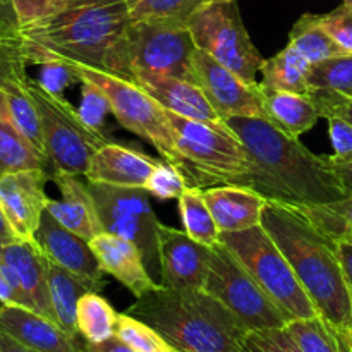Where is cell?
I'll list each match as a JSON object with an SVG mask.
<instances>
[{"instance_id":"obj_1","label":"cell","mask_w":352,"mask_h":352,"mask_svg":"<svg viewBox=\"0 0 352 352\" xmlns=\"http://www.w3.org/2000/svg\"><path fill=\"white\" fill-rule=\"evenodd\" d=\"M227 126L243 143L248 170L230 184L278 205L308 208L346 198L327 155H315L265 117H230Z\"/></svg>"},{"instance_id":"obj_2","label":"cell","mask_w":352,"mask_h":352,"mask_svg":"<svg viewBox=\"0 0 352 352\" xmlns=\"http://www.w3.org/2000/svg\"><path fill=\"white\" fill-rule=\"evenodd\" d=\"M126 0H71L60 12L21 31L28 64L52 58L81 64L133 81Z\"/></svg>"},{"instance_id":"obj_3","label":"cell","mask_w":352,"mask_h":352,"mask_svg":"<svg viewBox=\"0 0 352 352\" xmlns=\"http://www.w3.org/2000/svg\"><path fill=\"white\" fill-rule=\"evenodd\" d=\"M261 226L291 263L320 318L352 344V289L344 275L337 241L302 208L267 201Z\"/></svg>"},{"instance_id":"obj_4","label":"cell","mask_w":352,"mask_h":352,"mask_svg":"<svg viewBox=\"0 0 352 352\" xmlns=\"http://www.w3.org/2000/svg\"><path fill=\"white\" fill-rule=\"evenodd\" d=\"M127 315L153 327L182 352H248L250 329L205 289L157 287L136 298Z\"/></svg>"},{"instance_id":"obj_5","label":"cell","mask_w":352,"mask_h":352,"mask_svg":"<svg viewBox=\"0 0 352 352\" xmlns=\"http://www.w3.org/2000/svg\"><path fill=\"white\" fill-rule=\"evenodd\" d=\"M24 86L40 113L50 174L86 175L91 158L100 148L110 143V138L103 131L88 126L71 102L62 95L47 91L36 79L28 76Z\"/></svg>"},{"instance_id":"obj_6","label":"cell","mask_w":352,"mask_h":352,"mask_svg":"<svg viewBox=\"0 0 352 352\" xmlns=\"http://www.w3.org/2000/svg\"><path fill=\"white\" fill-rule=\"evenodd\" d=\"M175 144L182 158V172L189 186L210 188L230 184L248 170L243 143L227 124L212 126L168 112Z\"/></svg>"},{"instance_id":"obj_7","label":"cell","mask_w":352,"mask_h":352,"mask_svg":"<svg viewBox=\"0 0 352 352\" xmlns=\"http://www.w3.org/2000/svg\"><path fill=\"white\" fill-rule=\"evenodd\" d=\"M220 243L239 260L291 322L318 316L291 263L263 226L241 232H222Z\"/></svg>"},{"instance_id":"obj_8","label":"cell","mask_w":352,"mask_h":352,"mask_svg":"<svg viewBox=\"0 0 352 352\" xmlns=\"http://www.w3.org/2000/svg\"><path fill=\"white\" fill-rule=\"evenodd\" d=\"M72 64V62H71ZM79 81H88L109 98L110 110L124 129L150 143L168 164L182 170V158L175 144V134L167 110L151 98L138 82L110 72L72 64Z\"/></svg>"},{"instance_id":"obj_9","label":"cell","mask_w":352,"mask_h":352,"mask_svg":"<svg viewBox=\"0 0 352 352\" xmlns=\"http://www.w3.org/2000/svg\"><path fill=\"white\" fill-rule=\"evenodd\" d=\"M205 291L226 305L250 332L284 329L291 322L222 243L208 248Z\"/></svg>"},{"instance_id":"obj_10","label":"cell","mask_w":352,"mask_h":352,"mask_svg":"<svg viewBox=\"0 0 352 352\" xmlns=\"http://www.w3.org/2000/svg\"><path fill=\"white\" fill-rule=\"evenodd\" d=\"M198 50L205 52L246 82L256 85L265 58L251 41L236 2L203 6L188 21Z\"/></svg>"},{"instance_id":"obj_11","label":"cell","mask_w":352,"mask_h":352,"mask_svg":"<svg viewBox=\"0 0 352 352\" xmlns=\"http://www.w3.org/2000/svg\"><path fill=\"white\" fill-rule=\"evenodd\" d=\"M88 186L95 198L103 230L136 244L148 272L151 277L157 275L160 284L158 234L162 222L151 205L150 192L144 188H120L91 182H88Z\"/></svg>"},{"instance_id":"obj_12","label":"cell","mask_w":352,"mask_h":352,"mask_svg":"<svg viewBox=\"0 0 352 352\" xmlns=\"http://www.w3.org/2000/svg\"><path fill=\"white\" fill-rule=\"evenodd\" d=\"M127 43L129 69L134 82L148 76H172L192 81V55L196 45L186 23H133Z\"/></svg>"},{"instance_id":"obj_13","label":"cell","mask_w":352,"mask_h":352,"mask_svg":"<svg viewBox=\"0 0 352 352\" xmlns=\"http://www.w3.org/2000/svg\"><path fill=\"white\" fill-rule=\"evenodd\" d=\"M192 82L223 120L230 117H265L261 85H251L205 52L196 48L192 55Z\"/></svg>"},{"instance_id":"obj_14","label":"cell","mask_w":352,"mask_h":352,"mask_svg":"<svg viewBox=\"0 0 352 352\" xmlns=\"http://www.w3.org/2000/svg\"><path fill=\"white\" fill-rule=\"evenodd\" d=\"M48 179L45 168L0 175V208L17 239L34 241L50 199L45 192Z\"/></svg>"},{"instance_id":"obj_15","label":"cell","mask_w":352,"mask_h":352,"mask_svg":"<svg viewBox=\"0 0 352 352\" xmlns=\"http://www.w3.org/2000/svg\"><path fill=\"white\" fill-rule=\"evenodd\" d=\"M160 285L168 289H205L208 248L196 243L186 230L162 223L158 234Z\"/></svg>"},{"instance_id":"obj_16","label":"cell","mask_w":352,"mask_h":352,"mask_svg":"<svg viewBox=\"0 0 352 352\" xmlns=\"http://www.w3.org/2000/svg\"><path fill=\"white\" fill-rule=\"evenodd\" d=\"M0 332L33 352H86L85 340L65 333L33 309L0 305Z\"/></svg>"},{"instance_id":"obj_17","label":"cell","mask_w":352,"mask_h":352,"mask_svg":"<svg viewBox=\"0 0 352 352\" xmlns=\"http://www.w3.org/2000/svg\"><path fill=\"white\" fill-rule=\"evenodd\" d=\"M34 243L40 246L52 263L93 280H105L103 278L105 274L89 246V241L65 229L48 212L41 217V222L34 234Z\"/></svg>"},{"instance_id":"obj_18","label":"cell","mask_w":352,"mask_h":352,"mask_svg":"<svg viewBox=\"0 0 352 352\" xmlns=\"http://www.w3.org/2000/svg\"><path fill=\"white\" fill-rule=\"evenodd\" d=\"M89 246L96 254L103 274L116 277L124 287L133 292L134 298L160 287V284L148 272L141 251L131 241L103 230L89 241Z\"/></svg>"},{"instance_id":"obj_19","label":"cell","mask_w":352,"mask_h":352,"mask_svg":"<svg viewBox=\"0 0 352 352\" xmlns=\"http://www.w3.org/2000/svg\"><path fill=\"white\" fill-rule=\"evenodd\" d=\"M50 179L60 191V199H48L47 212L65 229L91 241L103 232L98 208L88 184L79 175L52 172Z\"/></svg>"},{"instance_id":"obj_20","label":"cell","mask_w":352,"mask_h":352,"mask_svg":"<svg viewBox=\"0 0 352 352\" xmlns=\"http://www.w3.org/2000/svg\"><path fill=\"white\" fill-rule=\"evenodd\" d=\"M160 160L124 144L107 143L89 162L86 181L91 184L144 188Z\"/></svg>"},{"instance_id":"obj_21","label":"cell","mask_w":352,"mask_h":352,"mask_svg":"<svg viewBox=\"0 0 352 352\" xmlns=\"http://www.w3.org/2000/svg\"><path fill=\"white\" fill-rule=\"evenodd\" d=\"M0 258L10 265L33 305V311L55 322L48 289V258L34 241L16 239L0 246ZM57 323V322H55Z\"/></svg>"},{"instance_id":"obj_22","label":"cell","mask_w":352,"mask_h":352,"mask_svg":"<svg viewBox=\"0 0 352 352\" xmlns=\"http://www.w3.org/2000/svg\"><path fill=\"white\" fill-rule=\"evenodd\" d=\"M138 85L157 100L165 110L199 122L223 126L226 120L219 116L210 100L196 82L172 76H148L138 79Z\"/></svg>"},{"instance_id":"obj_23","label":"cell","mask_w":352,"mask_h":352,"mask_svg":"<svg viewBox=\"0 0 352 352\" xmlns=\"http://www.w3.org/2000/svg\"><path fill=\"white\" fill-rule=\"evenodd\" d=\"M208 208L220 232H241L261 226L267 199L236 184H217L203 189Z\"/></svg>"},{"instance_id":"obj_24","label":"cell","mask_w":352,"mask_h":352,"mask_svg":"<svg viewBox=\"0 0 352 352\" xmlns=\"http://www.w3.org/2000/svg\"><path fill=\"white\" fill-rule=\"evenodd\" d=\"M103 287H105V280H93V278L72 274L52 261L48 263V289H50L55 322L65 333L74 339H82L78 332V325H76L79 299L86 292H100Z\"/></svg>"},{"instance_id":"obj_25","label":"cell","mask_w":352,"mask_h":352,"mask_svg":"<svg viewBox=\"0 0 352 352\" xmlns=\"http://www.w3.org/2000/svg\"><path fill=\"white\" fill-rule=\"evenodd\" d=\"M261 95H263L267 119L296 140H299L301 134L316 126L318 119H322L318 103L313 95L268 89L263 86H261Z\"/></svg>"},{"instance_id":"obj_26","label":"cell","mask_w":352,"mask_h":352,"mask_svg":"<svg viewBox=\"0 0 352 352\" xmlns=\"http://www.w3.org/2000/svg\"><path fill=\"white\" fill-rule=\"evenodd\" d=\"M38 168L50 172L45 155H41L7 117L3 91L0 89V175Z\"/></svg>"},{"instance_id":"obj_27","label":"cell","mask_w":352,"mask_h":352,"mask_svg":"<svg viewBox=\"0 0 352 352\" xmlns=\"http://www.w3.org/2000/svg\"><path fill=\"white\" fill-rule=\"evenodd\" d=\"M309 69L311 64L294 47L287 45L277 55L263 62L260 85L268 89L311 95L308 85Z\"/></svg>"},{"instance_id":"obj_28","label":"cell","mask_w":352,"mask_h":352,"mask_svg":"<svg viewBox=\"0 0 352 352\" xmlns=\"http://www.w3.org/2000/svg\"><path fill=\"white\" fill-rule=\"evenodd\" d=\"M26 79L24 81L9 82V85L3 86V109H6V113L10 119V122L16 126V129L41 155H45V141L43 131H41L40 113H38L36 105H34L33 98L28 93L26 86H24Z\"/></svg>"},{"instance_id":"obj_29","label":"cell","mask_w":352,"mask_h":352,"mask_svg":"<svg viewBox=\"0 0 352 352\" xmlns=\"http://www.w3.org/2000/svg\"><path fill=\"white\" fill-rule=\"evenodd\" d=\"M179 212L186 234L206 248H213L220 243V229L208 208L203 188L188 186L179 196Z\"/></svg>"},{"instance_id":"obj_30","label":"cell","mask_w":352,"mask_h":352,"mask_svg":"<svg viewBox=\"0 0 352 352\" xmlns=\"http://www.w3.org/2000/svg\"><path fill=\"white\" fill-rule=\"evenodd\" d=\"M119 313L100 292H86L78 302L76 325L85 342H103L116 336Z\"/></svg>"},{"instance_id":"obj_31","label":"cell","mask_w":352,"mask_h":352,"mask_svg":"<svg viewBox=\"0 0 352 352\" xmlns=\"http://www.w3.org/2000/svg\"><path fill=\"white\" fill-rule=\"evenodd\" d=\"M289 45L294 47L309 64L346 54L322 26L318 14H305L296 21L289 34Z\"/></svg>"},{"instance_id":"obj_32","label":"cell","mask_w":352,"mask_h":352,"mask_svg":"<svg viewBox=\"0 0 352 352\" xmlns=\"http://www.w3.org/2000/svg\"><path fill=\"white\" fill-rule=\"evenodd\" d=\"M285 330L302 352H352V344L333 332L320 316L292 320Z\"/></svg>"},{"instance_id":"obj_33","label":"cell","mask_w":352,"mask_h":352,"mask_svg":"<svg viewBox=\"0 0 352 352\" xmlns=\"http://www.w3.org/2000/svg\"><path fill=\"white\" fill-rule=\"evenodd\" d=\"M309 93H337L352 98V55L342 54L311 64Z\"/></svg>"},{"instance_id":"obj_34","label":"cell","mask_w":352,"mask_h":352,"mask_svg":"<svg viewBox=\"0 0 352 352\" xmlns=\"http://www.w3.org/2000/svg\"><path fill=\"white\" fill-rule=\"evenodd\" d=\"M133 23L140 21H175L186 23L208 0H126Z\"/></svg>"},{"instance_id":"obj_35","label":"cell","mask_w":352,"mask_h":352,"mask_svg":"<svg viewBox=\"0 0 352 352\" xmlns=\"http://www.w3.org/2000/svg\"><path fill=\"white\" fill-rule=\"evenodd\" d=\"M116 336L134 352H175L174 347L153 327L127 313H119Z\"/></svg>"},{"instance_id":"obj_36","label":"cell","mask_w":352,"mask_h":352,"mask_svg":"<svg viewBox=\"0 0 352 352\" xmlns=\"http://www.w3.org/2000/svg\"><path fill=\"white\" fill-rule=\"evenodd\" d=\"M308 213L309 219L322 230H325L333 239L340 236L346 229L352 227V192L339 201L325 203L318 206L302 208Z\"/></svg>"},{"instance_id":"obj_37","label":"cell","mask_w":352,"mask_h":352,"mask_svg":"<svg viewBox=\"0 0 352 352\" xmlns=\"http://www.w3.org/2000/svg\"><path fill=\"white\" fill-rule=\"evenodd\" d=\"M188 186L189 182L181 168L168 162H160L148 177L144 189L158 199H179Z\"/></svg>"},{"instance_id":"obj_38","label":"cell","mask_w":352,"mask_h":352,"mask_svg":"<svg viewBox=\"0 0 352 352\" xmlns=\"http://www.w3.org/2000/svg\"><path fill=\"white\" fill-rule=\"evenodd\" d=\"M26 65L23 40L10 41L0 38V89L9 82L24 81L28 78Z\"/></svg>"},{"instance_id":"obj_39","label":"cell","mask_w":352,"mask_h":352,"mask_svg":"<svg viewBox=\"0 0 352 352\" xmlns=\"http://www.w3.org/2000/svg\"><path fill=\"white\" fill-rule=\"evenodd\" d=\"M320 23L346 54L352 55V0H344L336 10L320 16Z\"/></svg>"},{"instance_id":"obj_40","label":"cell","mask_w":352,"mask_h":352,"mask_svg":"<svg viewBox=\"0 0 352 352\" xmlns=\"http://www.w3.org/2000/svg\"><path fill=\"white\" fill-rule=\"evenodd\" d=\"M82 86L81 93V103H79V113H81L82 120L93 129L102 131V126L105 124L107 113L112 112L110 110L109 98L102 93V89L96 88L95 85L88 81H79Z\"/></svg>"},{"instance_id":"obj_41","label":"cell","mask_w":352,"mask_h":352,"mask_svg":"<svg viewBox=\"0 0 352 352\" xmlns=\"http://www.w3.org/2000/svg\"><path fill=\"white\" fill-rule=\"evenodd\" d=\"M36 81L47 91L62 95L65 88H69L74 82H79V79L71 62L52 58V60L40 64V74H38Z\"/></svg>"},{"instance_id":"obj_42","label":"cell","mask_w":352,"mask_h":352,"mask_svg":"<svg viewBox=\"0 0 352 352\" xmlns=\"http://www.w3.org/2000/svg\"><path fill=\"white\" fill-rule=\"evenodd\" d=\"M71 0H12L21 31L60 12Z\"/></svg>"},{"instance_id":"obj_43","label":"cell","mask_w":352,"mask_h":352,"mask_svg":"<svg viewBox=\"0 0 352 352\" xmlns=\"http://www.w3.org/2000/svg\"><path fill=\"white\" fill-rule=\"evenodd\" d=\"M0 305L33 309V305L24 292L16 272L2 258H0Z\"/></svg>"},{"instance_id":"obj_44","label":"cell","mask_w":352,"mask_h":352,"mask_svg":"<svg viewBox=\"0 0 352 352\" xmlns=\"http://www.w3.org/2000/svg\"><path fill=\"white\" fill-rule=\"evenodd\" d=\"M318 103L320 113L323 119L330 116L340 117L352 124V98L351 96L337 95V93H311Z\"/></svg>"},{"instance_id":"obj_45","label":"cell","mask_w":352,"mask_h":352,"mask_svg":"<svg viewBox=\"0 0 352 352\" xmlns=\"http://www.w3.org/2000/svg\"><path fill=\"white\" fill-rule=\"evenodd\" d=\"M329 120V133L332 140L333 155L344 157V155L352 153V124L340 117L330 116L327 117Z\"/></svg>"},{"instance_id":"obj_46","label":"cell","mask_w":352,"mask_h":352,"mask_svg":"<svg viewBox=\"0 0 352 352\" xmlns=\"http://www.w3.org/2000/svg\"><path fill=\"white\" fill-rule=\"evenodd\" d=\"M0 38L10 41H21V24L17 19L12 0H0Z\"/></svg>"},{"instance_id":"obj_47","label":"cell","mask_w":352,"mask_h":352,"mask_svg":"<svg viewBox=\"0 0 352 352\" xmlns=\"http://www.w3.org/2000/svg\"><path fill=\"white\" fill-rule=\"evenodd\" d=\"M329 158L330 167L333 168L337 177L340 179V182L346 188L347 195L352 192V153L344 155V157H337V155H327Z\"/></svg>"},{"instance_id":"obj_48","label":"cell","mask_w":352,"mask_h":352,"mask_svg":"<svg viewBox=\"0 0 352 352\" xmlns=\"http://www.w3.org/2000/svg\"><path fill=\"white\" fill-rule=\"evenodd\" d=\"M248 352H284L267 330L251 332L248 337Z\"/></svg>"},{"instance_id":"obj_49","label":"cell","mask_w":352,"mask_h":352,"mask_svg":"<svg viewBox=\"0 0 352 352\" xmlns=\"http://www.w3.org/2000/svg\"><path fill=\"white\" fill-rule=\"evenodd\" d=\"M86 352H134L127 346L124 340H120L117 336H112L110 339L103 340V342H85Z\"/></svg>"},{"instance_id":"obj_50","label":"cell","mask_w":352,"mask_h":352,"mask_svg":"<svg viewBox=\"0 0 352 352\" xmlns=\"http://www.w3.org/2000/svg\"><path fill=\"white\" fill-rule=\"evenodd\" d=\"M337 253H339L340 265H342L344 275L352 289V243L346 239H337Z\"/></svg>"},{"instance_id":"obj_51","label":"cell","mask_w":352,"mask_h":352,"mask_svg":"<svg viewBox=\"0 0 352 352\" xmlns=\"http://www.w3.org/2000/svg\"><path fill=\"white\" fill-rule=\"evenodd\" d=\"M268 333H270L272 339L275 340V342L278 344V346L282 347V351L284 352H302L301 347L298 346V344L294 342V339H292L291 336H289V332L284 329H272V330H267Z\"/></svg>"},{"instance_id":"obj_52","label":"cell","mask_w":352,"mask_h":352,"mask_svg":"<svg viewBox=\"0 0 352 352\" xmlns=\"http://www.w3.org/2000/svg\"><path fill=\"white\" fill-rule=\"evenodd\" d=\"M16 239H17L16 234L12 232V229H10L6 215H3L2 208H0V246H6V244L12 243V241H16Z\"/></svg>"},{"instance_id":"obj_53","label":"cell","mask_w":352,"mask_h":352,"mask_svg":"<svg viewBox=\"0 0 352 352\" xmlns=\"http://www.w3.org/2000/svg\"><path fill=\"white\" fill-rule=\"evenodd\" d=\"M0 349H2V352H33L26 349L24 346H21V344L16 342L14 339H10V337L6 336L3 332H0Z\"/></svg>"},{"instance_id":"obj_54","label":"cell","mask_w":352,"mask_h":352,"mask_svg":"<svg viewBox=\"0 0 352 352\" xmlns=\"http://www.w3.org/2000/svg\"><path fill=\"white\" fill-rule=\"evenodd\" d=\"M337 239H346V241H351V243H352V227H351V229L344 230V232L340 234V236L337 237ZM337 239H336V241H337Z\"/></svg>"},{"instance_id":"obj_55","label":"cell","mask_w":352,"mask_h":352,"mask_svg":"<svg viewBox=\"0 0 352 352\" xmlns=\"http://www.w3.org/2000/svg\"><path fill=\"white\" fill-rule=\"evenodd\" d=\"M212 2H237V0H208V3Z\"/></svg>"},{"instance_id":"obj_56","label":"cell","mask_w":352,"mask_h":352,"mask_svg":"<svg viewBox=\"0 0 352 352\" xmlns=\"http://www.w3.org/2000/svg\"><path fill=\"white\" fill-rule=\"evenodd\" d=\"M175 352H182V351H177V349H175Z\"/></svg>"},{"instance_id":"obj_57","label":"cell","mask_w":352,"mask_h":352,"mask_svg":"<svg viewBox=\"0 0 352 352\" xmlns=\"http://www.w3.org/2000/svg\"><path fill=\"white\" fill-rule=\"evenodd\" d=\"M0 352H2V349H0Z\"/></svg>"}]
</instances>
